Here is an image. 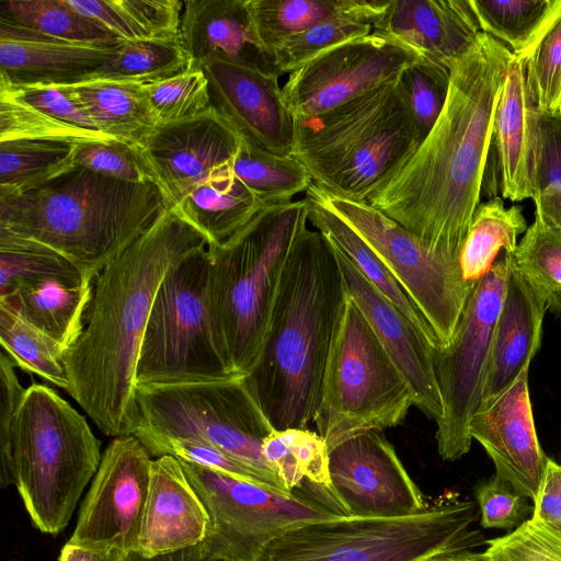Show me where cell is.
Returning a JSON list of instances; mask_svg holds the SVG:
<instances>
[{"label":"cell","mask_w":561,"mask_h":561,"mask_svg":"<svg viewBox=\"0 0 561 561\" xmlns=\"http://www.w3.org/2000/svg\"><path fill=\"white\" fill-rule=\"evenodd\" d=\"M75 144L39 139L0 141V190L23 191L73 167Z\"/></svg>","instance_id":"cell-42"},{"label":"cell","mask_w":561,"mask_h":561,"mask_svg":"<svg viewBox=\"0 0 561 561\" xmlns=\"http://www.w3.org/2000/svg\"><path fill=\"white\" fill-rule=\"evenodd\" d=\"M333 248L347 293L408 382L414 405L438 421L444 409L435 371V346L339 249Z\"/></svg>","instance_id":"cell-21"},{"label":"cell","mask_w":561,"mask_h":561,"mask_svg":"<svg viewBox=\"0 0 561 561\" xmlns=\"http://www.w3.org/2000/svg\"><path fill=\"white\" fill-rule=\"evenodd\" d=\"M151 463V455L137 437H114L102 454L68 542L136 551Z\"/></svg>","instance_id":"cell-16"},{"label":"cell","mask_w":561,"mask_h":561,"mask_svg":"<svg viewBox=\"0 0 561 561\" xmlns=\"http://www.w3.org/2000/svg\"><path fill=\"white\" fill-rule=\"evenodd\" d=\"M10 88L32 106L64 123L99 131L91 118L70 99L60 84Z\"/></svg>","instance_id":"cell-54"},{"label":"cell","mask_w":561,"mask_h":561,"mask_svg":"<svg viewBox=\"0 0 561 561\" xmlns=\"http://www.w3.org/2000/svg\"><path fill=\"white\" fill-rule=\"evenodd\" d=\"M346 294L332 243L302 226L284 265L261 351L244 375L274 430L314 423Z\"/></svg>","instance_id":"cell-3"},{"label":"cell","mask_w":561,"mask_h":561,"mask_svg":"<svg viewBox=\"0 0 561 561\" xmlns=\"http://www.w3.org/2000/svg\"><path fill=\"white\" fill-rule=\"evenodd\" d=\"M534 199L545 190H561V113L537 108Z\"/></svg>","instance_id":"cell-52"},{"label":"cell","mask_w":561,"mask_h":561,"mask_svg":"<svg viewBox=\"0 0 561 561\" xmlns=\"http://www.w3.org/2000/svg\"><path fill=\"white\" fill-rule=\"evenodd\" d=\"M181 215L209 244H221L266 207L234 174L232 162L216 169L178 204Z\"/></svg>","instance_id":"cell-29"},{"label":"cell","mask_w":561,"mask_h":561,"mask_svg":"<svg viewBox=\"0 0 561 561\" xmlns=\"http://www.w3.org/2000/svg\"><path fill=\"white\" fill-rule=\"evenodd\" d=\"M138 439L147 448L151 457L173 456L181 460L273 489L261 473L207 443L182 437H142Z\"/></svg>","instance_id":"cell-49"},{"label":"cell","mask_w":561,"mask_h":561,"mask_svg":"<svg viewBox=\"0 0 561 561\" xmlns=\"http://www.w3.org/2000/svg\"><path fill=\"white\" fill-rule=\"evenodd\" d=\"M100 447L82 414L48 386L32 383L0 449V485L16 489L34 527L57 535L99 469Z\"/></svg>","instance_id":"cell-6"},{"label":"cell","mask_w":561,"mask_h":561,"mask_svg":"<svg viewBox=\"0 0 561 561\" xmlns=\"http://www.w3.org/2000/svg\"><path fill=\"white\" fill-rule=\"evenodd\" d=\"M87 278L91 277L55 250L0 228V297L47 279L79 283Z\"/></svg>","instance_id":"cell-36"},{"label":"cell","mask_w":561,"mask_h":561,"mask_svg":"<svg viewBox=\"0 0 561 561\" xmlns=\"http://www.w3.org/2000/svg\"><path fill=\"white\" fill-rule=\"evenodd\" d=\"M209 526L207 512L178 458L152 459L137 550L152 557L199 545Z\"/></svg>","instance_id":"cell-25"},{"label":"cell","mask_w":561,"mask_h":561,"mask_svg":"<svg viewBox=\"0 0 561 561\" xmlns=\"http://www.w3.org/2000/svg\"><path fill=\"white\" fill-rule=\"evenodd\" d=\"M536 112L526 59L513 55L496 106L490 146L500 194L511 202L534 196Z\"/></svg>","instance_id":"cell-24"},{"label":"cell","mask_w":561,"mask_h":561,"mask_svg":"<svg viewBox=\"0 0 561 561\" xmlns=\"http://www.w3.org/2000/svg\"><path fill=\"white\" fill-rule=\"evenodd\" d=\"M513 254L502 251L473 288L450 344L435 355L444 413L436 421L437 450L455 461L471 446L470 420L482 396L491 343L512 270Z\"/></svg>","instance_id":"cell-14"},{"label":"cell","mask_w":561,"mask_h":561,"mask_svg":"<svg viewBox=\"0 0 561 561\" xmlns=\"http://www.w3.org/2000/svg\"><path fill=\"white\" fill-rule=\"evenodd\" d=\"M307 222L306 198L266 206L226 242L208 245V306L237 374L259 356L284 265Z\"/></svg>","instance_id":"cell-7"},{"label":"cell","mask_w":561,"mask_h":561,"mask_svg":"<svg viewBox=\"0 0 561 561\" xmlns=\"http://www.w3.org/2000/svg\"><path fill=\"white\" fill-rule=\"evenodd\" d=\"M117 45L59 39L0 15V83L14 88L78 83L101 67Z\"/></svg>","instance_id":"cell-22"},{"label":"cell","mask_w":561,"mask_h":561,"mask_svg":"<svg viewBox=\"0 0 561 561\" xmlns=\"http://www.w3.org/2000/svg\"><path fill=\"white\" fill-rule=\"evenodd\" d=\"M513 266L547 310L561 316V237L537 216L516 247Z\"/></svg>","instance_id":"cell-43"},{"label":"cell","mask_w":561,"mask_h":561,"mask_svg":"<svg viewBox=\"0 0 561 561\" xmlns=\"http://www.w3.org/2000/svg\"><path fill=\"white\" fill-rule=\"evenodd\" d=\"M232 170L265 206L289 203L313 183L306 168L293 156H278L243 139Z\"/></svg>","instance_id":"cell-37"},{"label":"cell","mask_w":561,"mask_h":561,"mask_svg":"<svg viewBox=\"0 0 561 561\" xmlns=\"http://www.w3.org/2000/svg\"><path fill=\"white\" fill-rule=\"evenodd\" d=\"M513 59L485 33L450 69L444 108L413 156L368 204L460 261L480 204L493 121Z\"/></svg>","instance_id":"cell-1"},{"label":"cell","mask_w":561,"mask_h":561,"mask_svg":"<svg viewBox=\"0 0 561 561\" xmlns=\"http://www.w3.org/2000/svg\"><path fill=\"white\" fill-rule=\"evenodd\" d=\"M93 280L47 279L18 288L0 297V302L10 306L68 352L84 329L93 297Z\"/></svg>","instance_id":"cell-30"},{"label":"cell","mask_w":561,"mask_h":561,"mask_svg":"<svg viewBox=\"0 0 561 561\" xmlns=\"http://www.w3.org/2000/svg\"><path fill=\"white\" fill-rule=\"evenodd\" d=\"M125 561H224L221 559H215L209 556H207L202 547L201 543L181 549L178 551H173L170 553L159 554V556H152L147 557L138 551H130L126 556Z\"/></svg>","instance_id":"cell-59"},{"label":"cell","mask_w":561,"mask_h":561,"mask_svg":"<svg viewBox=\"0 0 561 561\" xmlns=\"http://www.w3.org/2000/svg\"><path fill=\"white\" fill-rule=\"evenodd\" d=\"M135 397V437H182L207 443L261 473L274 490L293 492L264 457V440L274 428L250 393L244 375L137 385Z\"/></svg>","instance_id":"cell-10"},{"label":"cell","mask_w":561,"mask_h":561,"mask_svg":"<svg viewBox=\"0 0 561 561\" xmlns=\"http://www.w3.org/2000/svg\"><path fill=\"white\" fill-rule=\"evenodd\" d=\"M65 2L122 41L146 39L118 0H65Z\"/></svg>","instance_id":"cell-55"},{"label":"cell","mask_w":561,"mask_h":561,"mask_svg":"<svg viewBox=\"0 0 561 561\" xmlns=\"http://www.w3.org/2000/svg\"><path fill=\"white\" fill-rule=\"evenodd\" d=\"M0 15L32 31L68 42L110 46L122 42L70 8L65 0H1Z\"/></svg>","instance_id":"cell-39"},{"label":"cell","mask_w":561,"mask_h":561,"mask_svg":"<svg viewBox=\"0 0 561 561\" xmlns=\"http://www.w3.org/2000/svg\"><path fill=\"white\" fill-rule=\"evenodd\" d=\"M473 501L448 500L398 517L342 516L273 540L257 561H428L485 541Z\"/></svg>","instance_id":"cell-8"},{"label":"cell","mask_w":561,"mask_h":561,"mask_svg":"<svg viewBox=\"0 0 561 561\" xmlns=\"http://www.w3.org/2000/svg\"><path fill=\"white\" fill-rule=\"evenodd\" d=\"M525 59L537 108L561 113V9Z\"/></svg>","instance_id":"cell-47"},{"label":"cell","mask_w":561,"mask_h":561,"mask_svg":"<svg viewBox=\"0 0 561 561\" xmlns=\"http://www.w3.org/2000/svg\"><path fill=\"white\" fill-rule=\"evenodd\" d=\"M389 1L355 0L348 10L288 37L272 53L278 75L291 73L320 54L370 34L385 15Z\"/></svg>","instance_id":"cell-32"},{"label":"cell","mask_w":561,"mask_h":561,"mask_svg":"<svg viewBox=\"0 0 561 561\" xmlns=\"http://www.w3.org/2000/svg\"><path fill=\"white\" fill-rule=\"evenodd\" d=\"M199 68L208 80L210 106L241 139L278 156H291L295 116L278 77L225 61H208Z\"/></svg>","instance_id":"cell-20"},{"label":"cell","mask_w":561,"mask_h":561,"mask_svg":"<svg viewBox=\"0 0 561 561\" xmlns=\"http://www.w3.org/2000/svg\"><path fill=\"white\" fill-rule=\"evenodd\" d=\"M330 490L348 515L398 517L427 507L393 446L379 432L353 436L329 451Z\"/></svg>","instance_id":"cell-17"},{"label":"cell","mask_w":561,"mask_h":561,"mask_svg":"<svg viewBox=\"0 0 561 561\" xmlns=\"http://www.w3.org/2000/svg\"><path fill=\"white\" fill-rule=\"evenodd\" d=\"M146 39L180 36L184 2L179 0H118Z\"/></svg>","instance_id":"cell-53"},{"label":"cell","mask_w":561,"mask_h":561,"mask_svg":"<svg viewBox=\"0 0 561 561\" xmlns=\"http://www.w3.org/2000/svg\"><path fill=\"white\" fill-rule=\"evenodd\" d=\"M145 90L158 124L190 119L211 107L208 80L199 67L145 84Z\"/></svg>","instance_id":"cell-46"},{"label":"cell","mask_w":561,"mask_h":561,"mask_svg":"<svg viewBox=\"0 0 561 561\" xmlns=\"http://www.w3.org/2000/svg\"><path fill=\"white\" fill-rule=\"evenodd\" d=\"M546 311L541 298L512 264L493 331L481 400L505 390L529 367L541 346Z\"/></svg>","instance_id":"cell-27"},{"label":"cell","mask_w":561,"mask_h":561,"mask_svg":"<svg viewBox=\"0 0 561 561\" xmlns=\"http://www.w3.org/2000/svg\"><path fill=\"white\" fill-rule=\"evenodd\" d=\"M263 454L289 491L305 480L330 489L329 449L317 432L274 430L264 440Z\"/></svg>","instance_id":"cell-40"},{"label":"cell","mask_w":561,"mask_h":561,"mask_svg":"<svg viewBox=\"0 0 561 561\" xmlns=\"http://www.w3.org/2000/svg\"><path fill=\"white\" fill-rule=\"evenodd\" d=\"M423 55L400 37L373 31L306 62L283 85L295 117L319 115L398 77Z\"/></svg>","instance_id":"cell-15"},{"label":"cell","mask_w":561,"mask_h":561,"mask_svg":"<svg viewBox=\"0 0 561 561\" xmlns=\"http://www.w3.org/2000/svg\"><path fill=\"white\" fill-rule=\"evenodd\" d=\"M484 528L512 529L533 512L527 497L495 474L480 481L473 491Z\"/></svg>","instance_id":"cell-51"},{"label":"cell","mask_w":561,"mask_h":561,"mask_svg":"<svg viewBox=\"0 0 561 561\" xmlns=\"http://www.w3.org/2000/svg\"><path fill=\"white\" fill-rule=\"evenodd\" d=\"M480 30L526 58L561 9V0H469Z\"/></svg>","instance_id":"cell-34"},{"label":"cell","mask_w":561,"mask_h":561,"mask_svg":"<svg viewBox=\"0 0 561 561\" xmlns=\"http://www.w3.org/2000/svg\"><path fill=\"white\" fill-rule=\"evenodd\" d=\"M240 144L236 130L210 107L190 119L158 124L139 149L175 205L216 169L231 163Z\"/></svg>","instance_id":"cell-19"},{"label":"cell","mask_w":561,"mask_h":561,"mask_svg":"<svg viewBox=\"0 0 561 561\" xmlns=\"http://www.w3.org/2000/svg\"><path fill=\"white\" fill-rule=\"evenodd\" d=\"M486 543L488 561H561V534L531 517Z\"/></svg>","instance_id":"cell-50"},{"label":"cell","mask_w":561,"mask_h":561,"mask_svg":"<svg viewBox=\"0 0 561 561\" xmlns=\"http://www.w3.org/2000/svg\"><path fill=\"white\" fill-rule=\"evenodd\" d=\"M399 83L422 142L434 127L446 103L450 70L423 58L399 75Z\"/></svg>","instance_id":"cell-45"},{"label":"cell","mask_w":561,"mask_h":561,"mask_svg":"<svg viewBox=\"0 0 561 561\" xmlns=\"http://www.w3.org/2000/svg\"><path fill=\"white\" fill-rule=\"evenodd\" d=\"M127 553L115 547H92L67 541L58 561H125Z\"/></svg>","instance_id":"cell-57"},{"label":"cell","mask_w":561,"mask_h":561,"mask_svg":"<svg viewBox=\"0 0 561 561\" xmlns=\"http://www.w3.org/2000/svg\"><path fill=\"white\" fill-rule=\"evenodd\" d=\"M374 31L400 37L449 70L481 33L469 0H390Z\"/></svg>","instance_id":"cell-26"},{"label":"cell","mask_w":561,"mask_h":561,"mask_svg":"<svg viewBox=\"0 0 561 561\" xmlns=\"http://www.w3.org/2000/svg\"><path fill=\"white\" fill-rule=\"evenodd\" d=\"M533 201L535 216L561 237V190H545Z\"/></svg>","instance_id":"cell-58"},{"label":"cell","mask_w":561,"mask_h":561,"mask_svg":"<svg viewBox=\"0 0 561 561\" xmlns=\"http://www.w3.org/2000/svg\"><path fill=\"white\" fill-rule=\"evenodd\" d=\"M39 139L78 144L113 139L103 133L64 123L25 102L0 83V141Z\"/></svg>","instance_id":"cell-44"},{"label":"cell","mask_w":561,"mask_h":561,"mask_svg":"<svg viewBox=\"0 0 561 561\" xmlns=\"http://www.w3.org/2000/svg\"><path fill=\"white\" fill-rule=\"evenodd\" d=\"M305 198L308 204V220L313 227L324 234L385 298L423 332L438 351L434 333L426 319L369 244L320 198L313 183L306 191Z\"/></svg>","instance_id":"cell-31"},{"label":"cell","mask_w":561,"mask_h":561,"mask_svg":"<svg viewBox=\"0 0 561 561\" xmlns=\"http://www.w3.org/2000/svg\"><path fill=\"white\" fill-rule=\"evenodd\" d=\"M209 526L203 551L224 561H257L264 549L305 524L348 515L330 489L305 480L291 493L179 459Z\"/></svg>","instance_id":"cell-11"},{"label":"cell","mask_w":561,"mask_h":561,"mask_svg":"<svg viewBox=\"0 0 561 561\" xmlns=\"http://www.w3.org/2000/svg\"><path fill=\"white\" fill-rule=\"evenodd\" d=\"M170 206L154 182L117 181L75 164L31 188L0 190V228L55 250L95 279Z\"/></svg>","instance_id":"cell-4"},{"label":"cell","mask_w":561,"mask_h":561,"mask_svg":"<svg viewBox=\"0 0 561 561\" xmlns=\"http://www.w3.org/2000/svg\"><path fill=\"white\" fill-rule=\"evenodd\" d=\"M207 238L170 206L95 277L84 329L66 353L67 392L107 436L137 426L136 366L154 297L168 271Z\"/></svg>","instance_id":"cell-2"},{"label":"cell","mask_w":561,"mask_h":561,"mask_svg":"<svg viewBox=\"0 0 561 561\" xmlns=\"http://www.w3.org/2000/svg\"><path fill=\"white\" fill-rule=\"evenodd\" d=\"M525 367L502 392L480 401L469 434L494 463L495 476L534 500L548 457L537 436Z\"/></svg>","instance_id":"cell-18"},{"label":"cell","mask_w":561,"mask_h":561,"mask_svg":"<svg viewBox=\"0 0 561 561\" xmlns=\"http://www.w3.org/2000/svg\"><path fill=\"white\" fill-rule=\"evenodd\" d=\"M531 518L561 534V465L548 458Z\"/></svg>","instance_id":"cell-56"},{"label":"cell","mask_w":561,"mask_h":561,"mask_svg":"<svg viewBox=\"0 0 561 561\" xmlns=\"http://www.w3.org/2000/svg\"><path fill=\"white\" fill-rule=\"evenodd\" d=\"M354 3L355 0H248V8L257 41L272 57L288 37L348 10Z\"/></svg>","instance_id":"cell-41"},{"label":"cell","mask_w":561,"mask_h":561,"mask_svg":"<svg viewBox=\"0 0 561 561\" xmlns=\"http://www.w3.org/2000/svg\"><path fill=\"white\" fill-rule=\"evenodd\" d=\"M60 85L96 129L113 139L139 147L158 125L144 83L87 80Z\"/></svg>","instance_id":"cell-28"},{"label":"cell","mask_w":561,"mask_h":561,"mask_svg":"<svg viewBox=\"0 0 561 561\" xmlns=\"http://www.w3.org/2000/svg\"><path fill=\"white\" fill-rule=\"evenodd\" d=\"M208 247L165 274L142 335L137 385L197 382L241 376L233 371L207 300Z\"/></svg>","instance_id":"cell-12"},{"label":"cell","mask_w":561,"mask_h":561,"mask_svg":"<svg viewBox=\"0 0 561 561\" xmlns=\"http://www.w3.org/2000/svg\"><path fill=\"white\" fill-rule=\"evenodd\" d=\"M73 163L117 181L157 183L139 147L122 140H92L75 144Z\"/></svg>","instance_id":"cell-48"},{"label":"cell","mask_w":561,"mask_h":561,"mask_svg":"<svg viewBox=\"0 0 561 561\" xmlns=\"http://www.w3.org/2000/svg\"><path fill=\"white\" fill-rule=\"evenodd\" d=\"M412 405L408 382L347 293L323 373L317 433L330 451L353 436L399 425Z\"/></svg>","instance_id":"cell-9"},{"label":"cell","mask_w":561,"mask_h":561,"mask_svg":"<svg viewBox=\"0 0 561 561\" xmlns=\"http://www.w3.org/2000/svg\"><path fill=\"white\" fill-rule=\"evenodd\" d=\"M528 226L522 207H505L500 196L480 203L460 254L462 278L471 286L486 275L502 251L514 254Z\"/></svg>","instance_id":"cell-33"},{"label":"cell","mask_w":561,"mask_h":561,"mask_svg":"<svg viewBox=\"0 0 561 561\" xmlns=\"http://www.w3.org/2000/svg\"><path fill=\"white\" fill-rule=\"evenodd\" d=\"M428 561H488L484 553L473 552L471 550L442 554Z\"/></svg>","instance_id":"cell-60"},{"label":"cell","mask_w":561,"mask_h":561,"mask_svg":"<svg viewBox=\"0 0 561 561\" xmlns=\"http://www.w3.org/2000/svg\"><path fill=\"white\" fill-rule=\"evenodd\" d=\"M180 37L192 66L225 61L279 75L255 35L248 0H186Z\"/></svg>","instance_id":"cell-23"},{"label":"cell","mask_w":561,"mask_h":561,"mask_svg":"<svg viewBox=\"0 0 561 561\" xmlns=\"http://www.w3.org/2000/svg\"><path fill=\"white\" fill-rule=\"evenodd\" d=\"M420 144L398 76L325 113L295 117L291 156L316 185L367 203Z\"/></svg>","instance_id":"cell-5"},{"label":"cell","mask_w":561,"mask_h":561,"mask_svg":"<svg viewBox=\"0 0 561 561\" xmlns=\"http://www.w3.org/2000/svg\"><path fill=\"white\" fill-rule=\"evenodd\" d=\"M320 198L377 253L431 327L438 351L446 348L473 286L460 261L434 251L422 238L366 202L334 195L313 183Z\"/></svg>","instance_id":"cell-13"},{"label":"cell","mask_w":561,"mask_h":561,"mask_svg":"<svg viewBox=\"0 0 561 561\" xmlns=\"http://www.w3.org/2000/svg\"><path fill=\"white\" fill-rule=\"evenodd\" d=\"M0 341L2 351L22 370L68 390L65 347L3 302H0Z\"/></svg>","instance_id":"cell-38"},{"label":"cell","mask_w":561,"mask_h":561,"mask_svg":"<svg viewBox=\"0 0 561 561\" xmlns=\"http://www.w3.org/2000/svg\"><path fill=\"white\" fill-rule=\"evenodd\" d=\"M192 66L181 37L122 41L87 80L152 83Z\"/></svg>","instance_id":"cell-35"}]
</instances>
